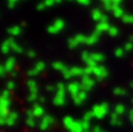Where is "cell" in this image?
<instances>
[{
  "mask_svg": "<svg viewBox=\"0 0 133 132\" xmlns=\"http://www.w3.org/2000/svg\"><path fill=\"white\" fill-rule=\"evenodd\" d=\"M42 111H43V110H42V108L41 107H37V108H35L34 110H33V112H34V116L36 117V116H41L42 115Z\"/></svg>",
  "mask_w": 133,
  "mask_h": 132,
  "instance_id": "4",
  "label": "cell"
},
{
  "mask_svg": "<svg viewBox=\"0 0 133 132\" xmlns=\"http://www.w3.org/2000/svg\"><path fill=\"white\" fill-rule=\"evenodd\" d=\"M50 122H53V119H51L50 117H47V118H44L43 121H42V123H43V124H42V129H46V126H47V128H49V126L51 125Z\"/></svg>",
  "mask_w": 133,
  "mask_h": 132,
  "instance_id": "3",
  "label": "cell"
},
{
  "mask_svg": "<svg viewBox=\"0 0 133 132\" xmlns=\"http://www.w3.org/2000/svg\"><path fill=\"white\" fill-rule=\"evenodd\" d=\"M14 121H15V115H14V114H9L8 115V119H7L8 124H13Z\"/></svg>",
  "mask_w": 133,
  "mask_h": 132,
  "instance_id": "5",
  "label": "cell"
},
{
  "mask_svg": "<svg viewBox=\"0 0 133 132\" xmlns=\"http://www.w3.org/2000/svg\"><path fill=\"white\" fill-rule=\"evenodd\" d=\"M62 27H63V22L61 20H57L50 28H49V30H50V32H54V33H55V32H60V30L62 29Z\"/></svg>",
  "mask_w": 133,
  "mask_h": 132,
  "instance_id": "2",
  "label": "cell"
},
{
  "mask_svg": "<svg viewBox=\"0 0 133 132\" xmlns=\"http://www.w3.org/2000/svg\"><path fill=\"white\" fill-rule=\"evenodd\" d=\"M106 111H108V105L103 104V105H97V107L94 108V111H92V115L97 118H102L106 115Z\"/></svg>",
  "mask_w": 133,
  "mask_h": 132,
  "instance_id": "1",
  "label": "cell"
}]
</instances>
